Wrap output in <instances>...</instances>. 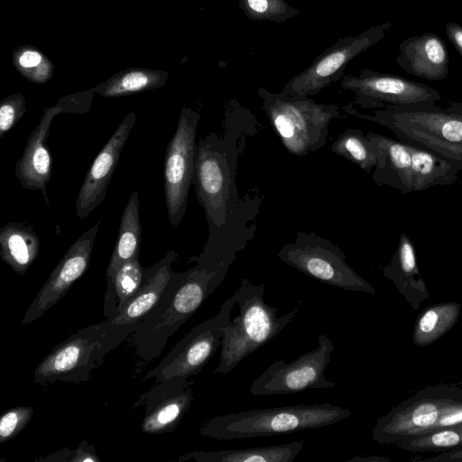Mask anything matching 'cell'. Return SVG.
I'll return each mask as SVG.
<instances>
[{
  "label": "cell",
  "mask_w": 462,
  "mask_h": 462,
  "mask_svg": "<svg viewBox=\"0 0 462 462\" xmlns=\"http://www.w3.org/2000/svg\"><path fill=\"white\" fill-rule=\"evenodd\" d=\"M196 263L184 273H172L161 299L134 333L139 358L136 373L162 354L170 337L216 291L229 269L208 262Z\"/></svg>",
  "instance_id": "1"
},
{
  "label": "cell",
  "mask_w": 462,
  "mask_h": 462,
  "mask_svg": "<svg viewBox=\"0 0 462 462\" xmlns=\"http://www.w3.org/2000/svg\"><path fill=\"white\" fill-rule=\"evenodd\" d=\"M349 409L330 403H300L218 415L199 430L203 437L233 440L328 427L346 420Z\"/></svg>",
  "instance_id": "2"
},
{
  "label": "cell",
  "mask_w": 462,
  "mask_h": 462,
  "mask_svg": "<svg viewBox=\"0 0 462 462\" xmlns=\"http://www.w3.org/2000/svg\"><path fill=\"white\" fill-rule=\"evenodd\" d=\"M343 109L389 129L397 139L429 150L462 171V117L436 105L388 107L360 114L348 104Z\"/></svg>",
  "instance_id": "3"
},
{
  "label": "cell",
  "mask_w": 462,
  "mask_h": 462,
  "mask_svg": "<svg viewBox=\"0 0 462 462\" xmlns=\"http://www.w3.org/2000/svg\"><path fill=\"white\" fill-rule=\"evenodd\" d=\"M264 284L243 279L234 292L238 315L225 327L220 358L214 373L226 375L239 363L276 337L300 311L302 300L278 317V309L264 300Z\"/></svg>",
  "instance_id": "4"
},
{
  "label": "cell",
  "mask_w": 462,
  "mask_h": 462,
  "mask_svg": "<svg viewBox=\"0 0 462 462\" xmlns=\"http://www.w3.org/2000/svg\"><path fill=\"white\" fill-rule=\"evenodd\" d=\"M136 329L134 326L115 325L108 319L79 329L56 345L39 363L34 370V382L50 384L87 381L105 356Z\"/></svg>",
  "instance_id": "5"
},
{
  "label": "cell",
  "mask_w": 462,
  "mask_h": 462,
  "mask_svg": "<svg viewBox=\"0 0 462 462\" xmlns=\"http://www.w3.org/2000/svg\"><path fill=\"white\" fill-rule=\"evenodd\" d=\"M210 133L199 139L195 150L192 184L203 208L209 236L222 230L238 204L236 186V144Z\"/></svg>",
  "instance_id": "6"
},
{
  "label": "cell",
  "mask_w": 462,
  "mask_h": 462,
  "mask_svg": "<svg viewBox=\"0 0 462 462\" xmlns=\"http://www.w3.org/2000/svg\"><path fill=\"white\" fill-rule=\"evenodd\" d=\"M257 93L272 128L284 148L296 156L324 146L329 124L341 116L337 105L319 104L307 96L272 93L263 87Z\"/></svg>",
  "instance_id": "7"
},
{
  "label": "cell",
  "mask_w": 462,
  "mask_h": 462,
  "mask_svg": "<svg viewBox=\"0 0 462 462\" xmlns=\"http://www.w3.org/2000/svg\"><path fill=\"white\" fill-rule=\"evenodd\" d=\"M462 405V388L441 383L429 386L392 408L372 430L382 445L420 436L439 429L442 420Z\"/></svg>",
  "instance_id": "8"
},
{
  "label": "cell",
  "mask_w": 462,
  "mask_h": 462,
  "mask_svg": "<svg viewBox=\"0 0 462 462\" xmlns=\"http://www.w3.org/2000/svg\"><path fill=\"white\" fill-rule=\"evenodd\" d=\"M277 256L289 266L326 284L375 293L374 286L346 263L344 252L314 232H297L294 241L284 245Z\"/></svg>",
  "instance_id": "9"
},
{
  "label": "cell",
  "mask_w": 462,
  "mask_h": 462,
  "mask_svg": "<svg viewBox=\"0 0 462 462\" xmlns=\"http://www.w3.org/2000/svg\"><path fill=\"white\" fill-rule=\"evenodd\" d=\"M236 303L233 294L214 317L190 329L143 379L153 378L157 383L175 376L189 378L198 374L221 347L222 328L231 321Z\"/></svg>",
  "instance_id": "10"
},
{
  "label": "cell",
  "mask_w": 462,
  "mask_h": 462,
  "mask_svg": "<svg viewBox=\"0 0 462 462\" xmlns=\"http://www.w3.org/2000/svg\"><path fill=\"white\" fill-rule=\"evenodd\" d=\"M334 344L328 337L320 334L318 346L285 363H272L250 385L254 396L288 395L313 389H328L336 383L325 377V370L331 361Z\"/></svg>",
  "instance_id": "11"
},
{
  "label": "cell",
  "mask_w": 462,
  "mask_h": 462,
  "mask_svg": "<svg viewBox=\"0 0 462 462\" xmlns=\"http://www.w3.org/2000/svg\"><path fill=\"white\" fill-rule=\"evenodd\" d=\"M386 21L372 26L358 35L339 38L315 58L304 70L295 75L282 92L291 96H314L342 79L348 63L384 38L391 28Z\"/></svg>",
  "instance_id": "12"
},
{
  "label": "cell",
  "mask_w": 462,
  "mask_h": 462,
  "mask_svg": "<svg viewBox=\"0 0 462 462\" xmlns=\"http://www.w3.org/2000/svg\"><path fill=\"white\" fill-rule=\"evenodd\" d=\"M199 118L198 112L184 106L165 152V203L169 221L173 226L181 222L187 209L194 176L195 139Z\"/></svg>",
  "instance_id": "13"
},
{
  "label": "cell",
  "mask_w": 462,
  "mask_h": 462,
  "mask_svg": "<svg viewBox=\"0 0 462 462\" xmlns=\"http://www.w3.org/2000/svg\"><path fill=\"white\" fill-rule=\"evenodd\" d=\"M340 85L355 94L353 104L362 108L430 106L441 99L439 92L428 85L368 69L343 77Z\"/></svg>",
  "instance_id": "14"
},
{
  "label": "cell",
  "mask_w": 462,
  "mask_h": 462,
  "mask_svg": "<svg viewBox=\"0 0 462 462\" xmlns=\"http://www.w3.org/2000/svg\"><path fill=\"white\" fill-rule=\"evenodd\" d=\"M101 219L84 232L68 249L27 309L22 325L41 318L65 296L87 271Z\"/></svg>",
  "instance_id": "15"
},
{
  "label": "cell",
  "mask_w": 462,
  "mask_h": 462,
  "mask_svg": "<svg viewBox=\"0 0 462 462\" xmlns=\"http://www.w3.org/2000/svg\"><path fill=\"white\" fill-rule=\"evenodd\" d=\"M193 382L175 376L157 383L139 396L134 406H144L142 431L149 434L173 432L193 400Z\"/></svg>",
  "instance_id": "16"
},
{
  "label": "cell",
  "mask_w": 462,
  "mask_h": 462,
  "mask_svg": "<svg viewBox=\"0 0 462 462\" xmlns=\"http://www.w3.org/2000/svg\"><path fill=\"white\" fill-rule=\"evenodd\" d=\"M135 120V114L128 113L94 160L76 199V214L79 219L86 218L104 201Z\"/></svg>",
  "instance_id": "17"
},
{
  "label": "cell",
  "mask_w": 462,
  "mask_h": 462,
  "mask_svg": "<svg viewBox=\"0 0 462 462\" xmlns=\"http://www.w3.org/2000/svg\"><path fill=\"white\" fill-rule=\"evenodd\" d=\"M65 113L62 105L44 109L36 128L30 134L22 157L14 166V173L20 183L26 189L40 190L47 204L46 187L52 171L51 153L47 146V140L53 117Z\"/></svg>",
  "instance_id": "18"
},
{
  "label": "cell",
  "mask_w": 462,
  "mask_h": 462,
  "mask_svg": "<svg viewBox=\"0 0 462 462\" xmlns=\"http://www.w3.org/2000/svg\"><path fill=\"white\" fill-rule=\"evenodd\" d=\"M366 137L377 153L372 173L377 185H387L407 194L415 191L414 146L386 135L369 132Z\"/></svg>",
  "instance_id": "19"
},
{
  "label": "cell",
  "mask_w": 462,
  "mask_h": 462,
  "mask_svg": "<svg viewBox=\"0 0 462 462\" xmlns=\"http://www.w3.org/2000/svg\"><path fill=\"white\" fill-rule=\"evenodd\" d=\"M395 60L407 73L428 80H442L449 74L447 45L435 32H424L402 41Z\"/></svg>",
  "instance_id": "20"
},
{
  "label": "cell",
  "mask_w": 462,
  "mask_h": 462,
  "mask_svg": "<svg viewBox=\"0 0 462 462\" xmlns=\"http://www.w3.org/2000/svg\"><path fill=\"white\" fill-rule=\"evenodd\" d=\"M178 254L170 250L157 263L143 268L142 282L136 291L124 304L117 316L112 319L115 325L134 326L136 328L153 309L162 297L173 273L172 263Z\"/></svg>",
  "instance_id": "21"
},
{
  "label": "cell",
  "mask_w": 462,
  "mask_h": 462,
  "mask_svg": "<svg viewBox=\"0 0 462 462\" xmlns=\"http://www.w3.org/2000/svg\"><path fill=\"white\" fill-rule=\"evenodd\" d=\"M383 276L391 280L410 306L419 310L421 302L430 297L426 282L419 271L413 244L402 233L389 264L383 267Z\"/></svg>",
  "instance_id": "22"
},
{
  "label": "cell",
  "mask_w": 462,
  "mask_h": 462,
  "mask_svg": "<svg viewBox=\"0 0 462 462\" xmlns=\"http://www.w3.org/2000/svg\"><path fill=\"white\" fill-rule=\"evenodd\" d=\"M304 440L291 443L225 449L217 451H193L177 458L178 461L196 462H292L304 447Z\"/></svg>",
  "instance_id": "23"
},
{
  "label": "cell",
  "mask_w": 462,
  "mask_h": 462,
  "mask_svg": "<svg viewBox=\"0 0 462 462\" xmlns=\"http://www.w3.org/2000/svg\"><path fill=\"white\" fill-rule=\"evenodd\" d=\"M40 252V238L23 222H8L0 229V256L13 271L23 275Z\"/></svg>",
  "instance_id": "24"
},
{
  "label": "cell",
  "mask_w": 462,
  "mask_h": 462,
  "mask_svg": "<svg viewBox=\"0 0 462 462\" xmlns=\"http://www.w3.org/2000/svg\"><path fill=\"white\" fill-rule=\"evenodd\" d=\"M139 195L130 196L120 221L119 232L106 272V277L113 276L127 261L139 256L141 243Z\"/></svg>",
  "instance_id": "25"
},
{
  "label": "cell",
  "mask_w": 462,
  "mask_h": 462,
  "mask_svg": "<svg viewBox=\"0 0 462 462\" xmlns=\"http://www.w3.org/2000/svg\"><path fill=\"white\" fill-rule=\"evenodd\" d=\"M461 305L457 301L432 304L417 317L411 339L419 347L428 346L448 333L458 320Z\"/></svg>",
  "instance_id": "26"
},
{
  "label": "cell",
  "mask_w": 462,
  "mask_h": 462,
  "mask_svg": "<svg viewBox=\"0 0 462 462\" xmlns=\"http://www.w3.org/2000/svg\"><path fill=\"white\" fill-rule=\"evenodd\" d=\"M167 78L165 71L133 68L118 72L90 90L104 97H118L160 88Z\"/></svg>",
  "instance_id": "27"
},
{
  "label": "cell",
  "mask_w": 462,
  "mask_h": 462,
  "mask_svg": "<svg viewBox=\"0 0 462 462\" xmlns=\"http://www.w3.org/2000/svg\"><path fill=\"white\" fill-rule=\"evenodd\" d=\"M143 275L139 256L125 263L116 273L106 278L103 315L115 319L127 300L139 288Z\"/></svg>",
  "instance_id": "28"
},
{
  "label": "cell",
  "mask_w": 462,
  "mask_h": 462,
  "mask_svg": "<svg viewBox=\"0 0 462 462\" xmlns=\"http://www.w3.org/2000/svg\"><path fill=\"white\" fill-rule=\"evenodd\" d=\"M331 151L368 173L377 163V153L360 129H346L331 144Z\"/></svg>",
  "instance_id": "29"
},
{
  "label": "cell",
  "mask_w": 462,
  "mask_h": 462,
  "mask_svg": "<svg viewBox=\"0 0 462 462\" xmlns=\"http://www.w3.org/2000/svg\"><path fill=\"white\" fill-rule=\"evenodd\" d=\"M396 446L408 452L440 453L462 447V424L434 430L420 436L401 440Z\"/></svg>",
  "instance_id": "30"
},
{
  "label": "cell",
  "mask_w": 462,
  "mask_h": 462,
  "mask_svg": "<svg viewBox=\"0 0 462 462\" xmlns=\"http://www.w3.org/2000/svg\"><path fill=\"white\" fill-rule=\"evenodd\" d=\"M13 63L22 76L33 83H46L53 75L51 60L32 46L18 47L13 53Z\"/></svg>",
  "instance_id": "31"
},
{
  "label": "cell",
  "mask_w": 462,
  "mask_h": 462,
  "mask_svg": "<svg viewBox=\"0 0 462 462\" xmlns=\"http://www.w3.org/2000/svg\"><path fill=\"white\" fill-rule=\"evenodd\" d=\"M245 16L252 21L282 23L297 16L300 9L285 0H238Z\"/></svg>",
  "instance_id": "32"
},
{
  "label": "cell",
  "mask_w": 462,
  "mask_h": 462,
  "mask_svg": "<svg viewBox=\"0 0 462 462\" xmlns=\"http://www.w3.org/2000/svg\"><path fill=\"white\" fill-rule=\"evenodd\" d=\"M33 410L29 406H17L6 411L0 418V443L18 435L29 423Z\"/></svg>",
  "instance_id": "33"
},
{
  "label": "cell",
  "mask_w": 462,
  "mask_h": 462,
  "mask_svg": "<svg viewBox=\"0 0 462 462\" xmlns=\"http://www.w3.org/2000/svg\"><path fill=\"white\" fill-rule=\"evenodd\" d=\"M25 111V98L19 92L1 100L0 139L23 118Z\"/></svg>",
  "instance_id": "34"
},
{
  "label": "cell",
  "mask_w": 462,
  "mask_h": 462,
  "mask_svg": "<svg viewBox=\"0 0 462 462\" xmlns=\"http://www.w3.org/2000/svg\"><path fill=\"white\" fill-rule=\"evenodd\" d=\"M96 450L86 439L82 440L79 447L73 450L69 462H98Z\"/></svg>",
  "instance_id": "35"
},
{
  "label": "cell",
  "mask_w": 462,
  "mask_h": 462,
  "mask_svg": "<svg viewBox=\"0 0 462 462\" xmlns=\"http://www.w3.org/2000/svg\"><path fill=\"white\" fill-rule=\"evenodd\" d=\"M445 32L462 59V25L456 22L447 23L445 24Z\"/></svg>",
  "instance_id": "36"
},
{
  "label": "cell",
  "mask_w": 462,
  "mask_h": 462,
  "mask_svg": "<svg viewBox=\"0 0 462 462\" xmlns=\"http://www.w3.org/2000/svg\"><path fill=\"white\" fill-rule=\"evenodd\" d=\"M415 460L420 462H462V447L457 449L440 452L435 457Z\"/></svg>",
  "instance_id": "37"
},
{
  "label": "cell",
  "mask_w": 462,
  "mask_h": 462,
  "mask_svg": "<svg viewBox=\"0 0 462 462\" xmlns=\"http://www.w3.org/2000/svg\"><path fill=\"white\" fill-rule=\"evenodd\" d=\"M72 452L73 450H70L69 448H64L44 457L38 458L37 461L69 462Z\"/></svg>",
  "instance_id": "38"
},
{
  "label": "cell",
  "mask_w": 462,
  "mask_h": 462,
  "mask_svg": "<svg viewBox=\"0 0 462 462\" xmlns=\"http://www.w3.org/2000/svg\"><path fill=\"white\" fill-rule=\"evenodd\" d=\"M391 459L384 456H356L348 460V462H390Z\"/></svg>",
  "instance_id": "39"
},
{
  "label": "cell",
  "mask_w": 462,
  "mask_h": 462,
  "mask_svg": "<svg viewBox=\"0 0 462 462\" xmlns=\"http://www.w3.org/2000/svg\"><path fill=\"white\" fill-rule=\"evenodd\" d=\"M446 109L462 117V102H451Z\"/></svg>",
  "instance_id": "40"
}]
</instances>
